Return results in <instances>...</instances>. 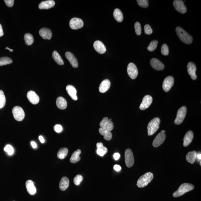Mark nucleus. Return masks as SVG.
<instances>
[{
	"mask_svg": "<svg viewBox=\"0 0 201 201\" xmlns=\"http://www.w3.org/2000/svg\"><path fill=\"white\" fill-rule=\"evenodd\" d=\"M176 30L178 37L182 42L188 44H191L193 42V37L181 27H177Z\"/></svg>",
	"mask_w": 201,
	"mask_h": 201,
	"instance_id": "nucleus-1",
	"label": "nucleus"
},
{
	"mask_svg": "<svg viewBox=\"0 0 201 201\" xmlns=\"http://www.w3.org/2000/svg\"><path fill=\"white\" fill-rule=\"evenodd\" d=\"M194 189V186L191 184L185 183L181 185L177 190L173 194L174 197H179Z\"/></svg>",
	"mask_w": 201,
	"mask_h": 201,
	"instance_id": "nucleus-2",
	"label": "nucleus"
},
{
	"mask_svg": "<svg viewBox=\"0 0 201 201\" xmlns=\"http://www.w3.org/2000/svg\"><path fill=\"white\" fill-rule=\"evenodd\" d=\"M153 178V175L150 172L145 174L139 178L137 180V186L139 188H143L150 183Z\"/></svg>",
	"mask_w": 201,
	"mask_h": 201,
	"instance_id": "nucleus-3",
	"label": "nucleus"
},
{
	"mask_svg": "<svg viewBox=\"0 0 201 201\" xmlns=\"http://www.w3.org/2000/svg\"><path fill=\"white\" fill-rule=\"evenodd\" d=\"M160 123V119L158 117L155 118L149 122L147 127L148 135L149 136H151L157 132L159 129Z\"/></svg>",
	"mask_w": 201,
	"mask_h": 201,
	"instance_id": "nucleus-4",
	"label": "nucleus"
},
{
	"mask_svg": "<svg viewBox=\"0 0 201 201\" xmlns=\"http://www.w3.org/2000/svg\"><path fill=\"white\" fill-rule=\"evenodd\" d=\"M187 111V109L185 106L181 107L178 110L176 117L174 121L175 124L179 125L183 122L186 115Z\"/></svg>",
	"mask_w": 201,
	"mask_h": 201,
	"instance_id": "nucleus-5",
	"label": "nucleus"
},
{
	"mask_svg": "<svg viewBox=\"0 0 201 201\" xmlns=\"http://www.w3.org/2000/svg\"><path fill=\"white\" fill-rule=\"evenodd\" d=\"M12 113L14 119L17 121H22L25 117V113L23 109L19 106L14 107L12 109Z\"/></svg>",
	"mask_w": 201,
	"mask_h": 201,
	"instance_id": "nucleus-6",
	"label": "nucleus"
},
{
	"mask_svg": "<svg viewBox=\"0 0 201 201\" xmlns=\"http://www.w3.org/2000/svg\"><path fill=\"white\" fill-rule=\"evenodd\" d=\"M125 162L127 167L131 168L134 163V158L132 152L130 149H126L125 152Z\"/></svg>",
	"mask_w": 201,
	"mask_h": 201,
	"instance_id": "nucleus-7",
	"label": "nucleus"
},
{
	"mask_svg": "<svg viewBox=\"0 0 201 201\" xmlns=\"http://www.w3.org/2000/svg\"><path fill=\"white\" fill-rule=\"evenodd\" d=\"M100 127L110 132L114 128V124L112 121L111 119L109 120L107 117H104L103 119L100 123Z\"/></svg>",
	"mask_w": 201,
	"mask_h": 201,
	"instance_id": "nucleus-8",
	"label": "nucleus"
},
{
	"mask_svg": "<svg viewBox=\"0 0 201 201\" xmlns=\"http://www.w3.org/2000/svg\"><path fill=\"white\" fill-rule=\"evenodd\" d=\"M127 72L129 77L132 80L135 79L138 74L137 67L133 63H130L128 65Z\"/></svg>",
	"mask_w": 201,
	"mask_h": 201,
	"instance_id": "nucleus-9",
	"label": "nucleus"
},
{
	"mask_svg": "<svg viewBox=\"0 0 201 201\" xmlns=\"http://www.w3.org/2000/svg\"><path fill=\"white\" fill-rule=\"evenodd\" d=\"M174 82V78L172 76H169L166 77L163 82V90L166 92H168L173 87Z\"/></svg>",
	"mask_w": 201,
	"mask_h": 201,
	"instance_id": "nucleus-10",
	"label": "nucleus"
},
{
	"mask_svg": "<svg viewBox=\"0 0 201 201\" xmlns=\"http://www.w3.org/2000/svg\"><path fill=\"white\" fill-rule=\"evenodd\" d=\"M84 22L82 20L77 18H74L70 20L69 25L73 30H77L82 28L84 26Z\"/></svg>",
	"mask_w": 201,
	"mask_h": 201,
	"instance_id": "nucleus-11",
	"label": "nucleus"
},
{
	"mask_svg": "<svg viewBox=\"0 0 201 201\" xmlns=\"http://www.w3.org/2000/svg\"><path fill=\"white\" fill-rule=\"evenodd\" d=\"M174 6L176 9L181 14H185L187 11V8L183 1L181 0H175L173 2Z\"/></svg>",
	"mask_w": 201,
	"mask_h": 201,
	"instance_id": "nucleus-12",
	"label": "nucleus"
},
{
	"mask_svg": "<svg viewBox=\"0 0 201 201\" xmlns=\"http://www.w3.org/2000/svg\"><path fill=\"white\" fill-rule=\"evenodd\" d=\"M153 101V98L151 96L149 95L145 96L140 105V109L142 110H145L151 105Z\"/></svg>",
	"mask_w": 201,
	"mask_h": 201,
	"instance_id": "nucleus-13",
	"label": "nucleus"
},
{
	"mask_svg": "<svg viewBox=\"0 0 201 201\" xmlns=\"http://www.w3.org/2000/svg\"><path fill=\"white\" fill-rule=\"evenodd\" d=\"M187 72L191 78L193 80H196L197 76L196 74L197 67L196 64L193 62H189L187 65Z\"/></svg>",
	"mask_w": 201,
	"mask_h": 201,
	"instance_id": "nucleus-14",
	"label": "nucleus"
},
{
	"mask_svg": "<svg viewBox=\"0 0 201 201\" xmlns=\"http://www.w3.org/2000/svg\"><path fill=\"white\" fill-rule=\"evenodd\" d=\"M27 97L30 103L33 104H37L40 101L39 96L35 92L30 90L27 94Z\"/></svg>",
	"mask_w": 201,
	"mask_h": 201,
	"instance_id": "nucleus-15",
	"label": "nucleus"
},
{
	"mask_svg": "<svg viewBox=\"0 0 201 201\" xmlns=\"http://www.w3.org/2000/svg\"><path fill=\"white\" fill-rule=\"evenodd\" d=\"M166 138V135L165 133H159L155 138L153 142V146L157 147L160 146L164 142Z\"/></svg>",
	"mask_w": 201,
	"mask_h": 201,
	"instance_id": "nucleus-16",
	"label": "nucleus"
},
{
	"mask_svg": "<svg viewBox=\"0 0 201 201\" xmlns=\"http://www.w3.org/2000/svg\"><path fill=\"white\" fill-rule=\"evenodd\" d=\"M151 65L153 68L157 70H162L164 68V64L158 59L153 58L150 60Z\"/></svg>",
	"mask_w": 201,
	"mask_h": 201,
	"instance_id": "nucleus-17",
	"label": "nucleus"
},
{
	"mask_svg": "<svg viewBox=\"0 0 201 201\" xmlns=\"http://www.w3.org/2000/svg\"><path fill=\"white\" fill-rule=\"evenodd\" d=\"M93 46L95 49L99 54H103L106 52V48L105 46L101 41L97 40L94 43Z\"/></svg>",
	"mask_w": 201,
	"mask_h": 201,
	"instance_id": "nucleus-18",
	"label": "nucleus"
},
{
	"mask_svg": "<svg viewBox=\"0 0 201 201\" xmlns=\"http://www.w3.org/2000/svg\"><path fill=\"white\" fill-rule=\"evenodd\" d=\"M40 36L44 39L50 40L52 36L51 30L49 29L43 28L40 29L39 32Z\"/></svg>",
	"mask_w": 201,
	"mask_h": 201,
	"instance_id": "nucleus-19",
	"label": "nucleus"
},
{
	"mask_svg": "<svg viewBox=\"0 0 201 201\" xmlns=\"http://www.w3.org/2000/svg\"><path fill=\"white\" fill-rule=\"evenodd\" d=\"M65 56L73 67L74 68L78 67V63L77 59L72 53L70 52H66Z\"/></svg>",
	"mask_w": 201,
	"mask_h": 201,
	"instance_id": "nucleus-20",
	"label": "nucleus"
},
{
	"mask_svg": "<svg viewBox=\"0 0 201 201\" xmlns=\"http://www.w3.org/2000/svg\"><path fill=\"white\" fill-rule=\"evenodd\" d=\"M25 186L27 192L30 195H34L35 194L37 189L34 186V182L32 180H27L26 182Z\"/></svg>",
	"mask_w": 201,
	"mask_h": 201,
	"instance_id": "nucleus-21",
	"label": "nucleus"
},
{
	"mask_svg": "<svg viewBox=\"0 0 201 201\" xmlns=\"http://www.w3.org/2000/svg\"><path fill=\"white\" fill-rule=\"evenodd\" d=\"M194 134L192 131L189 130L185 135L184 138L183 146L187 147L190 144L193 140Z\"/></svg>",
	"mask_w": 201,
	"mask_h": 201,
	"instance_id": "nucleus-22",
	"label": "nucleus"
},
{
	"mask_svg": "<svg viewBox=\"0 0 201 201\" xmlns=\"http://www.w3.org/2000/svg\"><path fill=\"white\" fill-rule=\"evenodd\" d=\"M66 90L69 95L73 99L76 100H77V90L75 87L72 85H68L66 87Z\"/></svg>",
	"mask_w": 201,
	"mask_h": 201,
	"instance_id": "nucleus-23",
	"label": "nucleus"
},
{
	"mask_svg": "<svg viewBox=\"0 0 201 201\" xmlns=\"http://www.w3.org/2000/svg\"><path fill=\"white\" fill-rule=\"evenodd\" d=\"M55 5V2L53 0H48L43 1L39 5V8L40 9H48L54 7Z\"/></svg>",
	"mask_w": 201,
	"mask_h": 201,
	"instance_id": "nucleus-24",
	"label": "nucleus"
},
{
	"mask_svg": "<svg viewBox=\"0 0 201 201\" xmlns=\"http://www.w3.org/2000/svg\"><path fill=\"white\" fill-rule=\"evenodd\" d=\"M111 82L110 80L106 79L102 82L99 87V91L101 93H105L110 88Z\"/></svg>",
	"mask_w": 201,
	"mask_h": 201,
	"instance_id": "nucleus-25",
	"label": "nucleus"
},
{
	"mask_svg": "<svg viewBox=\"0 0 201 201\" xmlns=\"http://www.w3.org/2000/svg\"><path fill=\"white\" fill-rule=\"evenodd\" d=\"M56 103L57 107L61 110H64L67 107V101L63 97H59L57 98Z\"/></svg>",
	"mask_w": 201,
	"mask_h": 201,
	"instance_id": "nucleus-26",
	"label": "nucleus"
},
{
	"mask_svg": "<svg viewBox=\"0 0 201 201\" xmlns=\"http://www.w3.org/2000/svg\"><path fill=\"white\" fill-rule=\"evenodd\" d=\"M69 180L68 178L64 176L61 179L59 184V188L61 190L64 191L69 187Z\"/></svg>",
	"mask_w": 201,
	"mask_h": 201,
	"instance_id": "nucleus-27",
	"label": "nucleus"
},
{
	"mask_svg": "<svg viewBox=\"0 0 201 201\" xmlns=\"http://www.w3.org/2000/svg\"><path fill=\"white\" fill-rule=\"evenodd\" d=\"M81 151L80 149H77L74 151L72 155L70 161L71 163H77L80 160V155L81 154Z\"/></svg>",
	"mask_w": 201,
	"mask_h": 201,
	"instance_id": "nucleus-28",
	"label": "nucleus"
},
{
	"mask_svg": "<svg viewBox=\"0 0 201 201\" xmlns=\"http://www.w3.org/2000/svg\"><path fill=\"white\" fill-rule=\"evenodd\" d=\"M197 153L196 151L189 152L186 155L187 161L191 164L194 163L196 159Z\"/></svg>",
	"mask_w": 201,
	"mask_h": 201,
	"instance_id": "nucleus-29",
	"label": "nucleus"
},
{
	"mask_svg": "<svg viewBox=\"0 0 201 201\" xmlns=\"http://www.w3.org/2000/svg\"><path fill=\"white\" fill-rule=\"evenodd\" d=\"M99 131L100 134L104 136V139L106 140L109 141L111 140L113 136L111 132L101 127L99 129Z\"/></svg>",
	"mask_w": 201,
	"mask_h": 201,
	"instance_id": "nucleus-30",
	"label": "nucleus"
},
{
	"mask_svg": "<svg viewBox=\"0 0 201 201\" xmlns=\"http://www.w3.org/2000/svg\"><path fill=\"white\" fill-rule=\"evenodd\" d=\"M115 19L119 22H122L123 20V15L121 11L119 9L116 8L113 12Z\"/></svg>",
	"mask_w": 201,
	"mask_h": 201,
	"instance_id": "nucleus-31",
	"label": "nucleus"
},
{
	"mask_svg": "<svg viewBox=\"0 0 201 201\" xmlns=\"http://www.w3.org/2000/svg\"><path fill=\"white\" fill-rule=\"evenodd\" d=\"M52 57L54 58V61L57 63V64L60 65H62L64 64V60L59 53L57 51H54L52 54Z\"/></svg>",
	"mask_w": 201,
	"mask_h": 201,
	"instance_id": "nucleus-32",
	"label": "nucleus"
},
{
	"mask_svg": "<svg viewBox=\"0 0 201 201\" xmlns=\"http://www.w3.org/2000/svg\"><path fill=\"white\" fill-rule=\"evenodd\" d=\"M68 150L67 148H61L58 151L57 156L59 159H63L65 158L68 154Z\"/></svg>",
	"mask_w": 201,
	"mask_h": 201,
	"instance_id": "nucleus-33",
	"label": "nucleus"
},
{
	"mask_svg": "<svg viewBox=\"0 0 201 201\" xmlns=\"http://www.w3.org/2000/svg\"><path fill=\"white\" fill-rule=\"evenodd\" d=\"M24 39L25 44L27 45H31L34 42V39L33 37L31 34L29 33L26 34L25 35H24Z\"/></svg>",
	"mask_w": 201,
	"mask_h": 201,
	"instance_id": "nucleus-34",
	"label": "nucleus"
},
{
	"mask_svg": "<svg viewBox=\"0 0 201 201\" xmlns=\"http://www.w3.org/2000/svg\"><path fill=\"white\" fill-rule=\"evenodd\" d=\"M13 61L11 58L8 57H0V66L7 65L12 64Z\"/></svg>",
	"mask_w": 201,
	"mask_h": 201,
	"instance_id": "nucleus-35",
	"label": "nucleus"
},
{
	"mask_svg": "<svg viewBox=\"0 0 201 201\" xmlns=\"http://www.w3.org/2000/svg\"><path fill=\"white\" fill-rule=\"evenodd\" d=\"M6 98L4 92L0 90V108L5 106L6 104Z\"/></svg>",
	"mask_w": 201,
	"mask_h": 201,
	"instance_id": "nucleus-36",
	"label": "nucleus"
},
{
	"mask_svg": "<svg viewBox=\"0 0 201 201\" xmlns=\"http://www.w3.org/2000/svg\"><path fill=\"white\" fill-rule=\"evenodd\" d=\"M158 43V42L157 40H155L152 41L147 47V50L150 51H154L157 47Z\"/></svg>",
	"mask_w": 201,
	"mask_h": 201,
	"instance_id": "nucleus-37",
	"label": "nucleus"
},
{
	"mask_svg": "<svg viewBox=\"0 0 201 201\" xmlns=\"http://www.w3.org/2000/svg\"><path fill=\"white\" fill-rule=\"evenodd\" d=\"M97 154L99 155L103 156H104V155L107 153L108 149L107 147L103 146L102 147L97 149Z\"/></svg>",
	"mask_w": 201,
	"mask_h": 201,
	"instance_id": "nucleus-38",
	"label": "nucleus"
},
{
	"mask_svg": "<svg viewBox=\"0 0 201 201\" xmlns=\"http://www.w3.org/2000/svg\"><path fill=\"white\" fill-rule=\"evenodd\" d=\"M4 150L9 155H12L14 153V149L11 145H8L4 147Z\"/></svg>",
	"mask_w": 201,
	"mask_h": 201,
	"instance_id": "nucleus-39",
	"label": "nucleus"
},
{
	"mask_svg": "<svg viewBox=\"0 0 201 201\" xmlns=\"http://www.w3.org/2000/svg\"><path fill=\"white\" fill-rule=\"evenodd\" d=\"M161 52L163 55L167 56L169 54V47L166 44H163L162 46Z\"/></svg>",
	"mask_w": 201,
	"mask_h": 201,
	"instance_id": "nucleus-40",
	"label": "nucleus"
},
{
	"mask_svg": "<svg viewBox=\"0 0 201 201\" xmlns=\"http://www.w3.org/2000/svg\"><path fill=\"white\" fill-rule=\"evenodd\" d=\"M83 180L82 176L80 175H77L74 179V184L78 186Z\"/></svg>",
	"mask_w": 201,
	"mask_h": 201,
	"instance_id": "nucleus-41",
	"label": "nucleus"
},
{
	"mask_svg": "<svg viewBox=\"0 0 201 201\" xmlns=\"http://www.w3.org/2000/svg\"><path fill=\"white\" fill-rule=\"evenodd\" d=\"M134 28L136 34L140 35L142 33V28L141 25L139 22H136L134 24Z\"/></svg>",
	"mask_w": 201,
	"mask_h": 201,
	"instance_id": "nucleus-42",
	"label": "nucleus"
},
{
	"mask_svg": "<svg viewBox=\"0 0 201 201\" xmlns=\"http://www.w3.org/2000/svg\"><path fill=\"white\" fill-rule=\"evenodd\" d=\"M138 4L140 7L142 8H147L149 6V1L147 0H137Z\"/></svg>",
	"mask_w": 201,
	"mask_h": 201,
	"instance_id": "nucleus-43",
	"label": "nucleus"
},
{
	"mask_svg": "<svg viewBox=\"0 0 201 201\" xmlns=\"http://www.w3.org/2000/svg\"><path fill=\"white\" fill-rule=\"evenodd\" d=\"M144 31L145 33L147 35H150L153 33V30L150 26L148 24H146L144 27Z\"/></svg>",
	"mask_w": 201,
	"mask_h": 201,
	"instance_id": "nucleus-44",
	"label": "nucleus"
},
{
	"mask_svg": "<svg viewBox=\"0 0 201 201\" xmlns=\"http://www.w3.org/2000/svg\"><path fill=\"white\" fill-rule=\"evenodd\" d=\"M54 130L57 133H61L63 129L62 126L60 124H56L54 126Z\"/></svg>",
	"mask_w": 201,
	"mask_h": 201,
	"instance_id": "nucleus-45",
	"label": "nucleus"
},
{
	"mask_svg": "<svg viewBox=\"0 0 201 201\" xmlns=\"http://www.w3.org/2000/svg\"><path fill=\"white\" fill-rule=\"evenodd\" d=\"M4 2L7 6L11 7L14 5V0H5Z\"/></svg>",
	"mask_w": 201,
	"mask_h": 201,
	"instance_id": "nucleus-46",
	"label": "nucleus"
},
{
	"mask_svg": "<svg viewBox=\"0 0 201 201\" xmlns=\"http://www.w3.org/2000/svg\"><path fill=\"white\" fill-rule=\"evenodd\" d=\"M114 169L115 170L117 171H119L121 169V167L118 165H116L114 166Z\"/></svg>",
	"mask_w": 201,
	"mask_h": 201,
	"instance_id": "nucleus-47",
	"label": "nucleus"
},
{
	"mask_svg": "<svg viewBox=\"0 0 201 201\" xmlns=\"http://www.w3.org/2000/svg\"><path fill=\"white\" fill-rule=\"evenodd\" d=\"M113 156L116 160H118L120 157V154L119 153H115Z\"/></svg>",
	"mask_w": 201,
	"mask_h": 201,
	"instance_id": "nucleus-48",
	"label": "nucleus"
},
{
	"mask_svg": "<svg viewBox=\"0 0 201 201\" xmlns=\"http://www.w3.org/2000/svg\"><path fill=\"white\" fill-rule=\"evenodd\" d=\"M4 35L2 25L0 24V37Z\"/></svg>",
	"mask_w": 201,
	"mask_h": 201,
	"instance_id": "nucleus-49",
	"label": "nucleus"
},
{
	"mask_svg": "<svg viewBox=\"0 0 201 201\" xmlns=\"http://www.w3.org/2000/svg\"><path fill=\"white\" fill-rule=\"evenodd\" d=\"M31 145L33 148L35 149L37 147V145L35 142L34 141H32L31 142Z\"/></svg>",
	"mask_w": 201,
	"mask_h": 201,
	"instance_id": "nucleus-50",
	"label": "nucleus"
},
{
	"mask_svg": "<svg viewBox=\"0 0 201 201\" xmlns=\"http://www.w3.org/2000/svg\"><path fill=\"white\" fill-rule=\"evenodd\" d=\"M96 146H97V149H98L99 148L102 147V146H103V144L102 143L99 142L97 143Z\"/></svg>",
	"mask_w": 201,
	"mask_h": 201,
	"instance_id": "nucleus-51",
	"label": "nucleus"
},
{
	"mask_svg": "<svg viewBox=\"0 0 201 201\" xmlns=\"http://www.w3.org/2000/svg\"><path fill=\"white\" fill-rule=\"evenodd\" d=\"M39 139L40 141L41 142V143H44L45 142V140H44V138L42 136H40L39 137Z\"/></svg>",
	"mask_w": 201,
	"mask_h": 201,
	"instance_id": "nucleus-52",
	"label": "nucleus"
},
{
	"mask_svg": "<svg viewBox=\"0 0 201 201\" xmlns=\"http://www.w3.org/2000/svg\"><path fill=\"white\" fill-rule=\"evenodd\" d=\"M196 158H197L199 159V160H201V154H199L197 155Z\"/></svg>",
	"mask_w": 201,
	"mask_h": 201,
	"instance_id": "nucleus-53",
	"label": "nucleus"
},
{
	"mask_svg": "<svg viewBox=\"0 0 201 201\" xmlns=\"http://www.w3.org/2000/svg\"><path fill=\"white\" fill-rule=\"evenodd\" d=\"M6 49L9 50L10 52H12V51H14L13 50L9 48L8 47H7L6 48Z\"/></svg>",
	"mask_w": 201,
	"mask_h": 201,
	"instance_id": "nucleus-54",
	"label": "nucleus"
},
{
	"mask_svg": "<svg viewBox=\"0 0 201 201\" xmlns=\"http://www.w3.org/2000/svg\"><path fill=\"white\" fill-rule=\"evenodd\" d=\"M166 132V131H165L164 130H163L161 131V133H165Z\"/></svg>",
	"mask_w": 201,
	"mask_h": 201,
	"instance_id": "nucleus-55",
	"label": "nucleus"
},
{
	"mask_svg": "<svg viewBox=\"0 0 201 201\" xmlns=\"http://www.w3.org/2000/svg\"><path fill=\"white\" fill-rule=\"evenodd\" d=\"M200 166H201V161H200Z\"/></svg>",
	"mask_w": 201,
	"mask_h": 201,
	"instance_id": "nucleus-56",
	"label": "nucleus"
}]
</instances>
